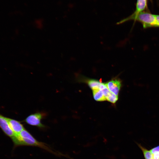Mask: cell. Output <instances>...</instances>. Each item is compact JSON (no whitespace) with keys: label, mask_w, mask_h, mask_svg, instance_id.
Listing matches in <instances>:
<instances>
[{"label":"cell","mask_w":159,"mask_h":159,"mask_svg":"<svg viewBox=\"0 0 159 159\" xmlns=\"http://www.w3.org/2000/svg\"><path fill=\"white\" fill-rule=\"evenodd\" d=\"M15 146L26 145L37 146L43 149L56 155L60 154L54 151L46 144L39 141L27 130H23L19 133L15 134L11 138Z\"/></svg>","instance_id":"6da1fadb"},{"label":"cell","mask_w":159,"mask_h":159,"mask_svg":"<svg viewBox=\"0 0 159 159\" xmlns=\"http://www.w3.org/2000/svg\"><path fill=\"white\" fill-rule=\"evenodd\" d=\"M132 20L137 21L141 23L144 28L155 27L156 20L155 15L143 12L137 14L133 13L128 17L117 22V24H120L127 21Z\"/></svg>","instance_id":"7a4b0ae2"},{"label":"cell","mask_w":159,"mask_h":159,"mask_svg":"<svg viewBox=\"0 0 159 159\" xmlns=\"http://www.w3.org/2000/svg\"><path fill=\"white\" fill-rule=\"evenodd\" d=\"M43 117L41 113L37 112L29 115L26 118L24 121L30 125L40 128H44L45 126L41 122Z\"/></svg>","instance_id":"3957f363"},{"label":"cell","mask_w":159,"mask_h":159,"mask_svg":"<svg viewBox=\"0 0 159 159\" xmlns=\"http://www.w3.org/2000/svg\"><path fill=\"white\" fill-rule=\"evenodd\" d=\"M105 84L110 92L118 96L121 87V81L119 79H113Z\"/></svg>","instance_id":"277c9868"},{"label":"cell","mask_w":159,"mask_h":159,"mask_svg":"<svg viewBox=\"0 0 159 159\" xmlns=\"http://www.w3.org/2000/svg\"><path fill=\"white\" fill-rule=\"evenodd\" d=\"M0 127L6 135L11 138L15 135L10 127L6 117L0 114Z\"/></svg>","instance_id":"5b68a950"},{"label":"cell","mask_w":159,"mask_h":159,"mask_svg":"<svg viewBox=\"0 0 159 159\" xmlns=\"http://www.w3.org/2000/svg\"><path fill=\"white\" fill-rule=\"evenodd\" d=\"M6 117L8 124L15 134H17L24 129L23 125L20 122L14 119Z\"/></svg>","instance_id":"8992f818"},{"label":"cell","mask_w":159,"mask_h":159,"mask_svg":"<svg viewBox=\"0 0 159 159\" xmlns=\"http://www.w3.org/2000/svg\"><path fill=\"white\" fill-rule=\"evenodd\" d=\"M101 90L106 100L108 101L115 103L117 101L118 99V96H116L110 92L106 86Z\"/></svg>","instance_id":"52a82bcc"},{"label":"cell","mask_w":159,"mask_h":159,"mask_svg":"<svg viewBox=\"0 0 159 159\" xmlns=\"http://www.w3.org/2000/svg\"><path fill=\"white\" fill-rule=\"evenodd\" d=\"M147 5V0H137L136 10L134 13L137 14L142 12L145 9Z\"/></svg>","instance_id":"ba28073f"},{"label":"cell","mask_w":159,"mask_h":159,"mask_svg":"<svg viewBox=\"0 0 159 159\" xmlns=\"http://www.w3.org/2000/svg\"><path fill=\"white\" fill-rule=\"evenodd\" d=\"M94 98L97 101H102L107 100L102 91L100 90H92Z\"/></svg>","instance_id":"9c48e42d"},{"label":"cell","mask_w":159,"mask_h":159,"mask_svg":"<svg viewBox=\"0 0 159 159\" xmlns=\"http://www.w3.org/2000/svg\"><path fill=\"white\" fill-rule=\"evenodd\" d=\"M87 83L90 87L93 90H100L102 83L97 80L93 79L88 80Z\"/></svg>","instance_id":"30bf717a"},{"label":"cell","mask_w":159,"mask_h":159,"mask_svg":"<svg viewBox=\"0 0 159 159\" xmlns=\"http://www.w3.org/2000/svg\"><path fill=\"white\" fill-rule=\"evenodd\" d=\"M139 147L142 150L145 159H154L152 153L151 152L143 147L140 145Z\"/></svg>","instance_id":"8fae6325"},{"label":"cell","mask_w":159,"mask_h":159,"mask_svg":"<svg viewBox=\"0 0 159 159\" xmlns=\"http://www.w3.org/2000/svg\"><path fill=\"white\" fill-rule=\"evenodd\" d=\"M155 27H159V15H155Z\"/></svg>","instance_id":"7c38bea8"},{"label":"cell","mask_w":159,"mask_h":159,"mask_svg":"<svg viewBox=\"0 0 159 159\" xmlns=\"http://www.w3.org/2000/svg\"><path fill=\"white\" fill-rule=\"evenodd\" d=\"M150 151L152 154L156 152H159V146L151 149Z\"/></svg>","instance_id":"4fadbf2b"},{"label":"cell","mask_w":159,"mask_h":159,"mask_svg":"<svg viewBox=\"0 0 159 159\" xmlns=\"http://www.w3.org/2000/svg\"><path fill=\"white\" fill-rule=\"evenodd\" d=\"M154 159H159V152H156L153 154Z\"/></svg>","instance_id":"5bb4252c"}]
</instances>
